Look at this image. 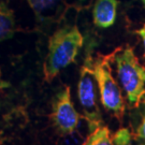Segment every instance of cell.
<instances>
[{"instance_id":"1","label":"cell","mask_w":145,"mask_h":145,"mask_svg":"<svg viewBox=\"0 0 145 145\" xmlns=\"http://www.w3.org/2000/svg\"><path fill=\"white\" fill-rule=\"evenodd\" d=\"M84 43L83 35L76 25L59 27L48 39V52L43 63V75L52 82L65 68L75 61Z\"/></svg>"},{"instance_id":"2","label":"cell","mask_w":145,"mask_h":145,"mask_svg":"<svg viewBox=\"0 0 145 145\" xmlns=\"http://www.w3.org/2000/svg\"><path fill=\"white\" fill-rule=\"evenodd\" d=\"M110 59L115 65L117 78L129 104L132 108L139 106L145 96V66L128 44L117 47L110 54Z\"/></svg>"},{"instance_id":"3","label":"cell","mask_w":145,"mask_h":145,"mask_svg":"<svg viewBox=\"0 0 145 145\" xmlns=\"http://www.w3.org/2000/svg\"><path fill=\"white\" fill-rule=\"evenodd\" d=\"M109 55H100L93 59V74L98 86L100 102L105 111L123 123L125 115V100L117 81L115 80Z\"/></svg>"},{"instance_id":"4","label":"cell","mask_w":145,"mask_h":145,"mask_svg":"<svg viewBox=\"0 0 145 145\" xmlns=\"http://www.w3.org/2000/svg\"><path fill=\"white\" fill-rule=\"evenodd\" d=\"M93 59L87 55L80 70V78L78 84V97L80 104L83 109V118L87 121L89 130L101 125L102 117L97 102L96 81L93 74Z\"/></svg>"},{"instance_id":"5","label":"cell","mask_w":145,"mask_h":145,"mask_svg":"<svg viewBox=\"0 0 145 145\" xmlns=\"http://www.w3.org/2000/svg\"><path fill=\"white\" fill-rule=\"evenodd\" d=\"M50 119L56 131L61 135H72L78 129L81 115L74 108L69 86H65L55 96Z\"/></svg>"},{"instance_id":"6","label":"cell","mask_w":145,"mask_h":145,"mask_svg":"<svg viewBox=\"0 0 145 145\" xmlns=\"http://www.w3.org/2000/svg\"><path fill=\"white\" fill-rule=\"evenodd\" d=\"M40 25L58 22L66 8L65 0H27Z\"/></svg>"},{"instance_id":"7","label":"cell","mask_w":145,"mask_h":145,"mask_svg":"<svg viewBox=\"0 0 145 145\" xmlns=\"http://www.w3.org/2000/svg\"><path fill=\"white\" fill-rule=\"evenodd\" d=\"M118 0H95L93 22L98 28H109L114 25L117 15Z\"/></svg>"},{"instance_id":"8","label":"cell","mask_w":145,"mask_h":145,"mask_svg":"<svg viewBox=\"0 0 145 145\" xmlns=\"http://www.w3.org/2000/svg\"><path fill=\"white\" fill-rule=\"evenodd\" d=\"M16 32L14 12L7 2H0V43L9 40Z\"/></svg>"},{"instance_id":"9","label":"cell","mask_w":145,"mask_h":145,"mask_svg":"<svg viewBox=\"0 0 145 145\" xmlns=\"http://www.w3.org/2000/svg\"><path fill=\"white\" fill-rule=\"evenodd\" d=\"M82 145H114V143L109 128L100 125L90 132Z\"/></svg>"},{"instance_id":"10","label":"cell","mask_w":145,"mask_h":145,"mask_svg":"<svg viewBox=\"0 0 145 145\" xmlns=\"http://www.w3.org/2000/svg\"><path fill=\"white\" fill-rule=\"evenodd\" d=\"M113 143L116 145H129L131 141V135L129 130L126 128H120L112 138Z\"/></svg>"},{"instance_id":"11","label":"cell","mask_w":145,"mask_h":145,"mask_svg":"<svg viewBox=\"0 0 145 145\" xmlns=\"http://www.w3.org/2000/svg\"><path fill=\"white\" fill-rule=\"evenodd\" d=\"M135 138L139 140L143 141L145 143V116L141 120V124L139 125L137 132H135Z\"/></svg>"},{"instance_id":"12","label":"cell","mask_w":145,"mask_h":145,"mask_svg":"<svg viewBox=\"0 0 145 145\" xmlns=\"http://www.w3.org/2000/svg\"><path fill=\"white\" fill-rule=\"evenodd\" d=\"M93 0H76L75 1V8L78 10H84V9H88L91 5Z\"/></svg>"},{"instance_id":"13","label":"cell","mask_w":145,"mask_h":145,"mask_svg":"<svg viewBox=\"0 0 145 145\" xmlns=\"http://www.w3.org/2000/svg\"><path fill=\"white\" fill-rule=\"evenodd\" d=\"M135 33H137L138 36L140 37L141 40H142V43H143V47H144V54H143V57L145 58V24L142 27H141L140 29H138V30L135 31Z\"/></svg>"},{"instance_id":"14","label":"cell","mask_w":145,"mask_h":145,"mask_svg":"<svg viewBox=\"0 0 145 145\" xmlns=\"http://www.w3.org/2000/svg\"><path fill=\"white\" fill-rule=\"evenodd\" d=\"M142 1V3H143V5H144V9H145V0H141Z\"/></svg>"},{"instance_id":"15","label":"cell","mask_w":145,"mask_h":145,"mask_svg":"<svg viewBox=\"0 0 145 145\" xmlns=\"http://www.w3.org/2000/svg\"><path fill=\"white\" fill-rule=\"evenodd\" d=\"M129 145H130V144H129Z\"/></svg>"}]
</instances>
